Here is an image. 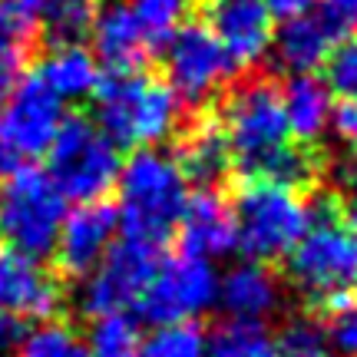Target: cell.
Returning a JSON list of instances; mask_svg holds the SVG:
<instances>
[{"label": "cell", "mask_w": 357, "mask_h": 357, "mask_svg": "<svg viewBox=\"0 0 357 357\" xmlns=\"http://www.w3.org/2000/svg\"><path fill=\"white\" fill-rule=\"evenodd\" d=\"M218 126L229 142L231 162L242 169L245 178H271L301 189L314 172L305 149L291 146L281 89L268 79H252L231 89Z\"/></svg>", "instance_id": "obj_1"}, {"label": "cell", "mask_w": 357, "mask_h": 357, "mask_svg": "<svg viewBox=\"0 0 357 357\" xmlns=\"http://www.w3.org/2000/svg\"><path fill=\"white\" fill-rule=\"evenodd\" d=\"M189 195V172L176 153L159 146L132 149L116 178V225L126 238L159 248L176 231Z\"/></svg>", "instance_id": "obj_2"}, {"label": "cell", "mask_w": 357, "mask_h": 357, "mask_svg": "<svg viewBox=\"0 0 357 357\" xmlns=\"http://www.w3.org/2000/svg\"><path fill=\"white\" fill-rule=\"evenodd\" d=\"M89 100L96 102V126L123 149L162 146L182 123L176 93L146 70H109Z\"/></svg>", "instance_id": "obj_3"}, {"label": "cell", "mask_w": 357, "mask_h": 357, "mask_svg": "<svg viewBox=\"0 0 357 357\" xmlns=\"http://www.w3.org/2000/svg\"><path fill=\"white\" fill-rule=\"evenodd\" d=\"M311 212L314 208L301 199L294 185L271 178H245L231 202L235 248L248 261H278L305 235Z\"/></svg>", "instance_id": "obj_4"}, {"label": "cell", "mask_w": 357, "mask_h": 357, "mask_svg": "<svg viewBox=\"0 0 357 357\" xmlns=\"http://www.w3.org/2000/svg\"><path fill=\"white\" fill-rule=\"evenodd\" d=\"M284 258L294 291L314 305H331L357 284V229L334 208L311 212L305 235Z\"/></svg>", "instance_id": "obj_5"}, {"label": "cell", "mask_w": 357, "mask_h": 357, "mask_svg": "<svg viewBox=\"0 0 357 357\" xmlns=\"http://www.w3.org/2000/svg\"><path fill=\"white\" fill-rule=\"evenodd\" d=\"M119 146L96 123L70 116L47 149V176L66 202H102L119 178Z\"/></svg>", "instance_id": "obj_6"}, {"label": "cell", "mask_w": 357, "mask_h": 357, "mask_svg": "<svg viewBox=\"0 0 357 357\" xmlns=\"http://www.w3.org/2000/svg\"><path fill=\"white\" fill-rule=\"evenodd\" d=\"M66 199L37 166H10L0 178V235L30 258H47L66 218Z\"/></svg>", "instance_id": "obj_7"}, {"label": "cell", "mask_w": 357, "mask_h": 357, "mask_svg": "<svg viewBox=\"0 0 357 357\" xmlns=\"http://www.w3.org/2000/svg\"><path fill=\"white\" fill-rule=\"evenodd\" d=\"M215 294H218L215 261L178 252V255L159 258L146 291L136 301V311L146 321H153L155 328L159 324L199 321L205 311L215 307Z\"/></svg>", "instance_id": "obj_8"}, {"label": "cell", "mask_w": 357, "mask_h": 357, "mask_svg": "<svg viewBox=\"0 0 357 357\" xmlns=\"http://www.w3.org/2000/svg\"><path fill=\"white\" fill-rule=\"evenodd\" d=\"M166 53V83L182 106H205L231 79L229 53L205 24H182L162 47Z\"/></svg>", "instance_id": "obj_9"}, {"label": "cell", "mask_w": 357, "mask_h": 357, "mask_svg": "<svg viewBox=\"0 0 357 357\" xmlns=\"http://www.w3.org/2000/svg\"><path fill=\"white\" fill-rule=\"evenodd\" d=\"M155 265H159V248L136 238H119L113 248L106 252L100 265L89 271L86 278H79L77 307L86 318H100V314H113V311H129L136 307L139 294L153 278Z\"/></svg>", "instance_id": "obj_10"}, {"label": "cell", "mask_w": 357, "mask_h": 357, "mask_svg": "<svg viewBox=\"0 0 357 357\" xmlns=\"http://www.w3.org/2000/svg\"><path fill=\"white\" fill-rule=\"evenodd\" d=\"M63 119V100L50 93L37 73L20 79L3 100V116H0V136L13 162L47 155Z\"/></svg>", "instance_id": "obj_11"}, {"label": "cell", "mask_w": 357, "mask_h": 357, "mask_svg": "<svg viewBox=\"0 0 357 357\" xmlns=\"http://www.w3.org/2000/svg\"><path fill=\"white\" fill-rule=\"evenodd\" d=\"M205 17L235 70H252L271 53L275 17L268 0H205Z\"/></svg>", "instance_id": "obj_12"}, {"label": "cell", "mask_w": 357, "mask_h": 357, "mask_svg": "<svg viewBox=\"0 0 357 357\" xmlns=\"http://www.w3.org/2000/svg\"><path fill=\"white\" fill-rule=\"evenodd\" d=\"M116 208L106 202H86L66 212L53 255L70 278H86L116 242Z\"/></svg>", "instance_id": "obj_13"}, {"label": "cell", "mask_w": 357, "mask_h": 357, "mask_svg": "<svg viewBox=\"0 0 357 357\" xmlns=\"http://www.w3.org/2000/svg\"><path fill=\"white\" fill-rule=\"evenodd\" d=\"M60 284L40 265L10 245H0V311L24 321H43L60 311Z\"/></svg>", "instance_id": "obj_14"}, {"label": "cell", "mask_w": 357, "mask_h": 357, "mask_svg": "<svg viewBox=\"0 0 357 357\" xmlns=\"http://www.w3.org/2000/svg\"><path fill=\"white\" fill-rule=\"evenodd\" d=\"M284 291L278 275L261 261H238L218 278L215 305L235 324H265L281 311Z\"/></svg>", "instance_id": "obj_15"}, {"label": "cell", "mask_w": 357, "mask_h": 357, "mask_svg": "<svg viewBox=\"0 0 357 357\" xmlns=\"http://www.w3.org/2000/svg\"><path fill=\"white\" fill-rule=\"evenodd\" d=\"M176 231H178V252H185V255L218 261L229 252H235L231 205L212 185H202L195 195H189Z\"/></svg>", "instance_id": "obj_16"}, {"label": "cell", "mask_w": 357, "mask_h": 357, "mask_svg": "<svg viewBox=\"0 0 357 357\" xmlns=\"http://www.w3.org/2000/svg\"><path fill=\"white\" fill-rule=\"evenodd\" d=\"M89 33H93V56L109 70H139L153 56L126 0L96 3Z\"/></svg>", "instance_id": "obj_17"}, {"label": "cell", "mask_w": 357, "mask_h": 357, "mask_svg": "<svg viewBox=\"0 0 357 357\" xmlns=\"http://www.w3.org/2000/svg\"><path fill=\"white\" fill-rule=\"evenodd\" d=\"M281 106H284L291 139H298L301 146L321 142L331 132L334 93L314 73H298V77L288 79V86L281 89Z\"/></svg>", "instance_id": "obj_18"}, {"label": "cell", "mask_w": 357, "mask_h": 357, "mask_svg": "<svg viewBox=\"0 0 357 357\" xmlns=\"http://www.w3.org/2000/svg\"><path fill=\"white\" fill-rule=\"evenodd\" d=\"M334 47H337V40L331 37L328 26L321 24L318 13H307V17H298V20H284L281 30L275 33V40H271L275 60L291 77L314 73L318 66L328 63Z\"/></svg>", "instance_id": "obj_19"}, {"label": "cell", "mask_w": 357, "mask_h": 357, "mask_svg": "<svg viewBox=\"0 0 357 357\" xmlns=\"http://www.w3.org/2000/svg\"><path fill=\"white\" fill-rule=\"evenodd\" d=\"M37 77L47 83L50 93H56L63 102L89 100L100 86V60L83 43H53V50L43 56Z\"/></svg>", "instance_id": "obj_20"}, {"label": "cell", "mask_w": 357, "mask_h": 357, "mask_svg": "<svg viewBox=\"0 0 357 357\" xmlns=\"http://www.w3.org/2000/svg\"><path fill=\"white\" fill-rule=\"evenodd\" d=\"M178 162L189 172V178H199L205 185H212L229 172L231 155H229V142L222 136V126L215 119H205L192 129L189 136L182 139V153Z\"/></svg>", "instance_id": "obj_21"}, {"label": "cell", "mask_w": 357, "mask_h": 357, "mask_svg": "<svg viewBox=\"0 0 357 357\" xmlns=\"http://www.w3.org/2000/svg\"><path fill=\"white\" fill-rule=\"evenodd\" d=\"M139 341V321L129 311H113L89 321V334L83 344L89 357H136Z\"/></svg>", "instance_id": "obj_22"}, {"label": "cell", "mask_w": 357, "mask_h": 357, "mask_svg": "<svg viewBox=\"0 0 357 357\" xmlns=\"http://www.w3.org/2000/svg\"><path fill=\"white\" fill-rule=\"evenodd\" d=\"M208 357H288L278 337L265 331V324H235L225 328L208 341Z\"/></svg>", "instance_id": "obj_23"}, {"label": "cell", "mask_w": 357, "mask_h": 357, "mask_svg": "<svg viewBox=\"0 0 357 357\" xmlns=\"http://www.w3.org/2000/svg\"><path fill=\"white\" fill-rule=\"evenodd\" d=\"M136 357H208V334L199 328V321L159 324L139 341Z\"/></svg>", "instance_id": "obj_24"}, {"label": "cell", "mask_w": 357, "mask_h": 357, "mask_svg": "<svg viewBox=\"0 0 357 357\" xmlns=\"http://www.w3.org/2000/svg\"><path fill=\"white\" fill-rule=\"evenodd\" d=\"M126 3L153 53L166 47L169 37L185 24V13H189V0H126Z\"/></svg>", "instance_id": "obj_25"}, {"label": "cell", "mask_w": 357, "mask_h": 357, "mask_svg": "<svg viewBox=\"0 0 357 357\" xmlns=\"http://www.w3.org/2000/svg\"><path fill=\"white\" fill-rule=\"evenodd\" d=\"M93 13H96V0H47L40 24L47 26L53 43H79V37L89 33Z\"/></svg>", "instance_id": "obj_26"}, {"label": "cell", "mask_w": 357, "mask_h": 357, "mask_svg": "<svg viewBox=\"0 0 357 357\" xmlns=\"http://www.w3.org/2000/svg\"><path fill=\"white\" fill-rule=\"evenodd\" d=\"M17 357H89L79 334L66 324H43L26 334Z\"/></svg>", "instance_id": "obj_27"}, {"label": "cell", "mask_w": 357, "mask_h": 357, "mask_svg": "<svg viewBox=\"0 0 357 357\" xmlns=\"http://www.w3.org/2000/svg\"><path fill=\"white\" fill-rule=\"evenodd\" d=\"M321 331H324V344L337 357H357V301H347V298L331 301Z\"/></svg>", "instance_id": "obj_28"}, {"label": "cell", "mask_w": 357, "mask_h": 357, "mask_svg": "<svg viewBox=\"0 0 357 357\" xmlns=\"http://www.w3.org/2000/svg\"><path fill=\"white\" fill-rule=\"evenodd\" d=\"M328 89L344 100L357 96V33L337 43L328 56Z\"/></svg>", "instance_id": "obj_29"}, {"label": "cell", "mask_w": 357, "mask_h": 357, "mask_svg": "<svg viewBox=\"0 0 357 357\" xmlns=\"http://www.w3.org/2000/svg\"><path fill=\"white\" fill-rule=\"evenodd\" d=\"M47 0H0V33L24 40L40 26V13Z\"/></svg>", "instance_id": "obj_30"}, {"label": "cell", "mask_w": 357, "mask_h": 357, "mask_svg": "<svg viewBox=\"0 0 357 357\" xmlns=\"http://www.w3.org/2000/svg\"><path fill=\"white\" fill-rule=\"evenodd\" d=\"M26 70V43L0 33V106L13 93V86L24 79Z\"/></svg>", "instance_id": "obj_31"}, {"label": "cell", "mask_w": 357, "mask_h": 357, "mask_svg": "<svg viewBox=\"0 0 357 357\" xmlns=\"http://www.w3.org/2000/svg\"><path fill=\"white\" fill-rule=\"evenodd\" d=\"M314 13L331 30L334 40H347L357 33V0H318Z\"/></svg>", "instance_id": "obj_32"}, {"label": "cell", "mask_w": 357, "mask_h": 357, "mask_svg": "<svg viewBox=\"0 0 357 357\" xmlns=\"http://www.w3.org/2000/svg\"><path fill=\"white\" fill-rule=\"evenodd\" d=\"M26 334H30V328H26L24 318L0 311V357H17L20 354Z\"/></svg>", "instance_id": "obj_33"}, {"label": "cell", "mask_w": 357, "mask_h": 357, "mask_svg": "<svg viewBox=\"0 0 357 357\" xmlns=\"http://www.w3.org/2000/svg\"><path fill=\"white\" fill-rule=\"evenodd\" d=\"M331 129L341 136V142H347V146L357 153V96L354 100H344L341 106H334Z\"/></svg>", "instance_id": "obj_34"}, {"label": "cell", "mask_w": 357, "mask_h": 357, "mask_svg": "<svg viewBox=\"0 0 357 357\" xmlns=\"http://www.w3.org/2000/svg\"><path fill=\"white\" fill-rule=\"evenodd\" d=\"M268 10L275 20H298V17H307V13L318 10V0H268Z\"/></svg>", "instance_id": "obj_35"}, {"label": "cell", "mask_w": 357, "mask_h": 357, "mask_svg": "<svg viewBox=\"0 0 357 357\" xmlns=\"http://www.w3.org/2000/svg\"><path fill=\"white\" fill-rule=\"evenodd\" d=\"M291 357H337V354H334V351L324 344V341H318V344L305 347V351H298V354H291Z\"/></svg>", "instance_id": "obj_36"}, {"label": "cell", "mask_w": 357, "mask_h": 357, "mask_svg": "<svg viewBox=\"0 0 357 357\" xmlns=\"http://www.w3.org/2000/svg\"><path fill=\"white\" fill-rule=\"evenodd\" d=\"M13 166L10 153H7V146H3V136H0V172H7V169Z\"/></svg>", "instance_id": "obj_37"}]
</instances>
